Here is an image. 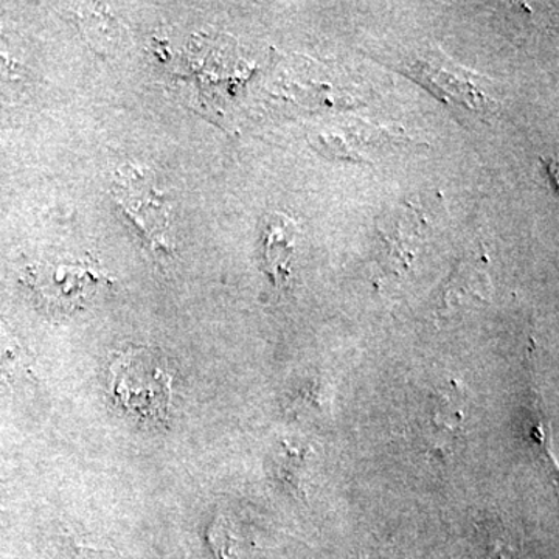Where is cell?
Wrapping results in <instances>:
<instances>
[{"mask_svg":"<svg viewBox=\"0 0 559 559\" xmlns=\"http://www.w3.org/2000/svg\"><path fill=\"white\" fill-rule=\"evenodd\" d=\"M109 393L117 409L140 426H159L170 415L173 374L165 358L148 348L119 353L109 366Z\"/></svg>","mask_w":559,"mask_h":559,"instance_id":"obj_1","label":"cell"},{"mask_svg":"<svg viewBox=\"0 0 559 559\" xmlns=\"http://www.w3.org/2000/svg\"><path fill=\"white\" fill-rule=\"evenodd\" d=\"M114 200L138 229L140 238L156 253L171 255L170 205L164 191L142 168L128 167L117 175L112 187Z\"/></svg>","mask_w":559,"mask_h":559,"instance_id":"obj_2","label":"cell"},{"mask_svg":"<svg viewBox=\"0 0 559 559\" xmlns=\"http://www.w3.org/2000/svg\"><path fill=\"white\" fill-rule=\"evenodd\" d=\"M108 278L92 263L57 261L32 271L31 285L40 300L55 310H76L97 294Z\"/></svg>","mask_w":559,"mask_h":559,"instance_id":"obj_3","label":"cell"},{"mask_svg":"<svg viewBox=\"0 0 559 559\" xmlns=\"http://www.w3.org/2000/svg\"><path fill=\"white\" fill-rule=\"evenodd\" d=\"M294 242V224L286 216L271 215L263 231L264 267L278 288L289 285Z\"/></svg>","mask_w":559,"mask_h":559,"instance_id":"obj_4","label":"cell"},{"mask_svg":"<svg viewBox=\"0 0 559 559\" xmlns=\"http://www.w3.org/2000/svg\"><path fill=\"white\" fill-rule=\"evenodd\" d=\"M305 468H307V454L283 443L282 450L275 454V477L296 496H304Z\"/></svg>","mask_w":559,"mask_h":559,"instance_id":"obj_5","label":"cell"},{"mask_svg":"<svg viewBox=\"0 0 559 559\" xmlns=\"http://www.w3.org/2000/svg\"><path fill=\"white\" fill-rule=\"evenodd\" d=\"M463 421V412L460 409L455 400L441 399L432 412V426L433 429L439 430L440 433H450L454 436L459 432L460 425Z\"/></svg>","mask_w":559,"mask_h":559,"instance_id":"obj_6","label":"cell"},{"mask_svg":"<svg viewBox=\"0 0 559 559\" xmlns=\"http://www.w3.org/2000/svg\"><path fill=\"white\" fill-rule=\"evenodd\" d=\"M79 551L81 559H119L109 551L92 549V547H80Z\"/></svg>","mask_w":559,"mask_h":559,"instance_id":"obj_7","label":"cell"}]
</instances>
